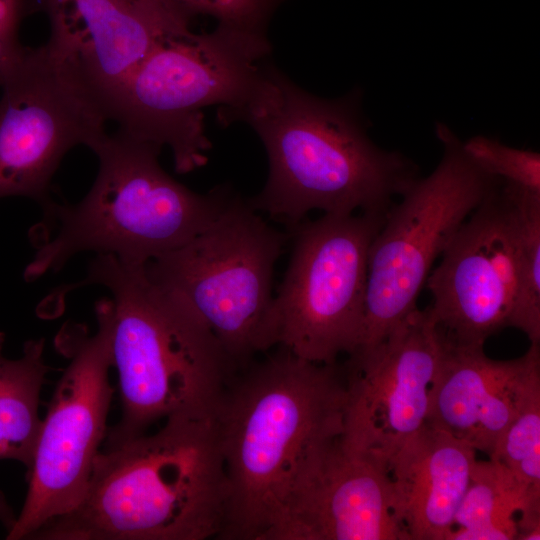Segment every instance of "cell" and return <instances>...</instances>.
<instances>
[{"instance_id": "2", "label": "cell", "mask_w": 540, "mask_h": 540, "mask_svg": "<svg viewBox=\"0 0 540 540\" xmlns=\"http://www.w3.org/2000/svg\"><path fill=\"white\" fill-rule=\"evenodd\" d=\"M230 381L215 414L228 482L219 539L267 540L313 454L343 430V368L280 351Z\"/></svg>"}, {"instance_id": "3", "label": "cell", "mask_w": 540, "mask_h": 540, "mask_svg": "<svg viewBox=\"0 0 540 540\" xmlns=\"http://www.w3.org/2000/svg\"><path fill=\"white\" fill-rule=\"evenodd\" d=\"M165 420L99 452L77 505L31 539H219L229 491L214 418Z\"/></svg>"}, {"instance_id": "20", "label": "cell", "mask_w": 540, "mask_h": 540, "mask_svg": "<svg viewBox=\"0 0 540 540\" xmlns=\"http://www.w3.org/2000/svg\"><path fill=\"white\" fill-rule=\"evenodd\" d=\"M511 199L517 229V284L512 327L540 344V193L501 182Z\"/></svg>"}, {"instance_id": "22", "label": "cell", "mask_w": 540, "mask_h": 540, "mask_svg": "<svg viewBox=\"0 0 540 540\" xmlns=\"http://www.w3.org/2000/svg\"><path fill=\"white\" fill-rule=\"evenodd\" d=\"M463 148L480 168L503 184L540 193L538 152L509 147L480 135L463 142Z\"/></svg>"}, {"instance_id": "19", "label": "cell", "mask_w": 540, "mask_h": 540, "mask_svg": "<svg viewBox=\"0 0 540 540\" xmlns=\"http://www.w3.org/2000/svg\"><path fill=\"white\" fill-rule=\"evenodd\" d=\"M0 332V460H16L30 468L41 427L38 404L50 367L44 361L43 338L24 344L22 356L3 354Z\"/></svg>"}, {"instance_id": "8", "label": "cell", "mask_w": 540, "mask_h": 540, "mask_svg": "<svg viewBox=\"0 0 540 540\" xmlns=\"http://www.w3.org/2000/svg\"><path fill=\"white\" fill-rule=\"evenodd\" d=\"M436 134L444 147L439 164L390 207L370 245L363 335L357 349L381 341L417 308L433 263L500 182L468 156L447 126L438 123Z\"/></svg>"}, {"instance_id": "16", "label": "cell", "mask_w": 540, "mask_h": 540, "mask_svg": "<svg viewBox=\"0 0 540 540\" xmlns=\"http://www.w3.org/2000/svg\"><path fill=\"white\" fill-rule=\"evenodd\" d=\"M538 386L540 344H530L518 358L495 360L486 356L483 346H457L445 339L425 424L491 456Z\"/></svg>"}, {"instance_id": "1", "label": "cell", "mask_w": 540, "mask_h": 540, "mask_svg": "<svg viewBox=\"0 0 540 540\" xmlns=\"http://www.w3.org/2000/svg\"><path fill=\"white\" fill-rule=\"evenodd\" d=\"M359 95L318 98L263 62L247 95L233 106L219 107L221 124H248L265 147L269 173L260 193L248 199L254 210L288 230L315 209L387 214L393 198L418 178L417 166L369 139Z\"/></svg>"}, {"instance_id": "4", "label": "cell", "mask_w": 540, "mask_h": 540, "mask_svg": "<svg viewBox=\"0 0 540 540\" xmlns=\"http://www.w3.org/2000/svg\"><path fill=\"white\" fill-rule=\"evenodd\" d=\"M81 285L107 288L103 298L122 415L106 448L138 437L172 416L215 417L238 370L205 323L147 276L144 265L96 254Z\"/></svg>"}, {"instance_id": "23", "label": "cell", "mask_w": 540, "mask_h": 540, "mask_svg": "<svg viewBox=\"0 0 540 540\" xmlns=\"http://www.w3.org/2000/svg\"><path fill=\"white\" fill-rule=\"evenodd\" d=\"M189 17H214L218 25L266 33L267 23L286 0H162Z\"/></svg>"}, {"instance_id": "11", "label": "cell", "mask_w": 540, "mask_h": 540, "mask_svg": "<svg viewBox=\"0 0 540 540\" xmlns=\"http://www.w3.org/2000/svg\"><path fill=\"white\" fill-rule=\"evenodd\" d=\"M0 86V198L27 197L43 207L65 154L91 148L107 120L47 44L26 47Z\"/></svg>"}, {"instance_id": "13", "label": "cell", "mask_w": 540, "mask_h": 540, "mask_svg": "<svg viewBox=\"0 0 540 540\" xmlns=\"http://www.w3.org/2000/svg\"><path fill=\"white\" fill-rule=\"evenodd\" d=\"M514 206L501 181L469 215L430 272L427 310L446 341L484 346L512 327L517 284Z\"/></svg>"}, {"instance_id": "14", "label": "cell", "mask_w": 540, "mask_h": 540, "mask_svg": "<svg viewBox=\"0 0 540 540\" xmlns=\"http://www.w3.org/2000/svg\"><path fill=\"white\" fill-rule=\"evenodd\" d=\"M47 45L73 72L106 120L130 75L191 17L162 0H41Z\"/></svg>"}, {"instance_id": "7", "label": "cell", "mask_w": 540, "mask_h": 540, "mask_svg": "<svg viewBox=\"0 0 540 540\" xmlns=\"http://www.w3.org/2000/svg\"><path fill=\"white\" fill-rule=\"evenodd\" d=\"M289 237L235 194L206 228L144 269L205 323L240 371L271 348L273 272Z\"/></svg>"}, {"instance_id": "18", "label": "cell", "mask_w": 540, "mask_h": 540, "mask_svg": "<svg viewBox=\"0 0 540 540\" xmlns=\"http://www.w3.org/2000/svg\"><path fill=\"white\" fill-rule=\"evenodd\" d=\"M539 507L500 462L476 460L448 540H516L519 514Z\"/></svg>"}, {"instance_id": "5", "label": "cell", "mask_w": 540, "mask_h": 540, "mask_svg": "<svg viewBox=\"0 0 540 540\" xmlns=\"http://www.w3.org/2000/svg\"><path fill=\"white\" fill-rule=\"evenodd\" d=\"M90 149L99 169L86 196L76 204L52 199L42 207L44 222L55 231L36 244L24 271L28 282L83 251L145 265L188 242L235 196L224 185L206 194L190 190L162 169L161 147L120 131L105 133Z\"/></svg>"}, {"instance_id": "15", "label": "cell", "mask_w": 540, "mask_h": 540, "mask_svg": "<svg viewBox=\"0 0 540 540\" xmlns=\"http://www.w3.org/2000/svg\"><path fill=\"white\" fill-rule=\"evenodd\" d=\"M341 433L309 459L267 540H407L388 471Z\"/></svg>"}, {"instance_id": "9", "label": "cell", "mask_w": 540, "mask_h": 540, "mask_svg": "<svg viewBox=\"0 0 540 540\" xmlns=\"http://www.w3.org/2000/svg\"><path fill=\"white\" fill-rule=\"evenodd\" d=\"M385 215L325 214L289 229V264L269 312L270 347L334 364L361 344L370 245Z\"/></svg>"}, {"instance_id": "17", "label": "cell", "mask_w": 540, "mask_h": 540, "mask_svg": "<svg viewBox=\"0 0 540 540\" xmlns=\"http://www.w3.org/2000/svg\"><path fill=\"white\" fill-rule=\"evenodd\" d=\"M476 450L425 424L390 460L396 516L407 540H448Z\"/></svg>"}, {"instance_id": "10", "label": "cell", "mask_w": 540, "mask_h": 540, "mask_svg": "<svg viewBox=\"0 0 540 540\" xmlns=\"http://www.w3.org/2000/svg\"><path fill=\"white\" fill-rule=\"evenodd\" d=\"M95 313L94 335L83 325L66 324L56 337V347L69 364L41 421L26 498L7 539H31L43 525L71 511L88 484L107 433L113 394L110 328L103 299L96 302Z\"/></svg>"}, {"instance_id": "24", "label": "cell", "mask_w": 540, "mask_h": 540, "mask_svg": "<svg viewBox=\"0 0 540 540\" xmlns=\"http://www.w3.org/2000/svg\"><path fill=\"white\" fill-rule=\"evenodd\" d=\"M27 0H0V85L22 58L18 30Z\"/></svg>"}, {"instance_id": "21", "label": "cell", "mask_w": 540, "mask_h": 540, "mask_svg": "<svg viewBox=\"0 0 540 540\" xmlns=\"http://www.w3.org/2000/svg\"><path fill=\"white\" fill-rule=\"evenodd\" d=\"M489 459L505 466L530 494L540 496V386L529 394Z\"/></svg>"}, {"instance_id": "12", "label": "cell", "mask_w": 540, "mask_h": 540, "mask_svg": "<svg viewBox=\"0 0 540 540\" xmlns=\"http://www.w3.org/2000/svg\"><path fill=\"white\" fill-rule=\"evenodd\" d=\"M444 347V335L427 308H415L381 341L348 355L342 442L387 470L425 425Z\"/></svg>"}, {"instance_id": "6", "label": "cell", "mask_w": 540, "mask_h": 540, "mask_svg": "<svg viewBox=\"0 0 540 540\" xmlns=\"http://www.w3.org/2000/svg\"><path fill=\"white\" fill-rule=\"evenodd\" d=\"M270 52L266 33L224 25L210 33L172 34L130 75L112 120L132 138L168 146L178 173L194 171L206 164L211 148L203 108L242 100Z\"/></svg>"}]
</instances>
